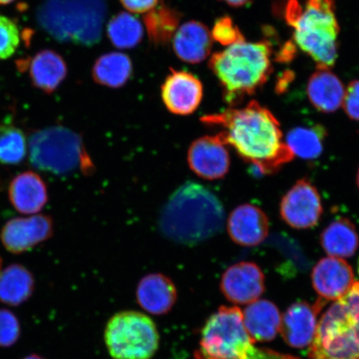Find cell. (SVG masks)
<instances>
[{"mask_svg":"<svg viewBox=\"0 0 359 359\" xmlns=\"http://www.w3.org/2000/svg\"><path fill=\"white\" fill-rule=\"evenodd\" d=\"M201 121L209 128L221 129L218 135L222 141L263 175L279 172L294 158L279 121L257 101L250 102L244 109L204 116Z\"/></svg>","mask_w":359,"mask_h":359,"instance_id":"obj_1","label":"cell"},{"mask_svg":"<svg viewBox=\"0 0 359 359\" xmlns=\"http://www.w3.org/2000/svg\"><path fill=\"white\" fill-rule=\"evenodd\" d=\"M224 222V210L218 197L199 183L187 182L161 209L159 227L168 239L193 245L217 236Z\"/></svg>","mask_w":359,"mask_h":359,"instance_id":"obj_2","label":"cell"},{"mask_svg":"<svg viewBox=\"0 0 359 359\" xmlns=\"http://www.w3.org/2000/svg\"><path fill=\"white\" fill-rule=\"evenodd\" d=\"M271 43L238 42L210 58L209 67L217 76L224 102L239 104L267 82L273 69Z\"/></svg>","mask_w":359,"mask_h":359,"instance_id":"obj_3","label":"cell"},{"mask_svg":"<svg viewBox=\"0 0 359 359\" xmlns=\"http://www.w3.org/2000/svg\"><path fill=\"white\" fill-rule=\"evenodd\" d=\"M335 0H307L305 10L298 0H289L285 20L294 29V39L316 62L318 69H330L338 57L339 25Z\"/></svg>","mask_w":359,"mask_h":359,"instance_id":"obj_4","label":"cell"},{"mask_svg":"<svg viewBox=\"0 0 359 359\" xmlns=\"http://www.w3.org/2000/svg\"><path fill=\"white\" fill-rule=\"evenodd\" d=\"M309 359H359V282L318 323Z\"/></svg>","mask_w":359,"mask_h":359,"instance_id":"obj_5","label":"cell"},{"mask_svg":"<svg viewBox=\"0 0 359 359\" xmlns=\"http://www.w3.org/2000/svg\"><path fill=\"white\" fill-rule=\"evenodd\" d=\"M28 152L35 168L57 176L77 172L89 176L95 170L82 137L62 126L34 132L29 137Z\"/></svg>","mask_w":359,"mask_h":359,"instance_id":"obj_6","label":"cell"},{"mask_svg":"<svg viewBox=\"0 0 359 359\" xmlns=\"http://www.w3.org/2000/svg\"><path fill=\"white\" fill-rule=\"evenodd\" d=\"M254 344L245 330L241 309L222 306L202 327L194 358L246 359Z\"/></svg>","mask_w":359,"mask_h":359,"instance_id":"obj_7","label":"cell"},{"mask_svg":"<svg viewBox=\"0 0 359 359\" xmlns=\"http://www.w3.org/2000/svg\"><path fill=\"white\" fill-rule=\"evenodd\" d=\"M104 339L112 359H151L158 350L160 335L147 314L127 311L107 322Z\"/></svg>","mask_w":359,"mask_h":359,"instance_id":"obj_8","label":"cell"},{"mask_svg":"<svg viewBox=\"0 0 359 359\" xmlns=\"http://www.w3.org/2000/svg\"><path fill=\"white\" fill-rule=\"evenodd\" d=\"M65 4L60 35L84 46L100 42L107 15V0H67Z\"/></svg>","mask_w":359,"mask_h":359,"instance_id":"obj_9","label":"cell"},{"mask_svg":"<svg viewBox=\"0 0 359 359\" xmlns=\"http://www.w3.org/2000/svg\"><path fill=\"white\" fill-rule=\"evenodd\" d=\"M280 217L297 230L316 227L323 215V205L317 188L306 179L299 180L283 197Z\"/></svg>","mask_w":359,"mask_h":359,"instance_id":"obj_10","label":"cell"},{"mask_svg":"<svg viewBox=\"0 0 359 359\" xmlns=\"http://www.w3.org/2000/svg\"><path fill=\"white\" fill-rule=\"evenodd\" d=\"M226 143L218 134L192 142L187 151V163L196 176L208 181L222 179L231 167Z\"/></svg>","mask_w":359,"mask_h":359,"instance_id":"obj_11","label":"cell"},{"mask_svg":"<svg viewBox=\"0 0 359 359\" xmlns=\"http://www.w3.org/2000/svg\"><path fill=\"white\" fill-rule=\"evenodd\" d=\"M53 232L52 219L45 215H32L8 221L1 231V241L13 254L33 249L50 238Z\"/></svg>","mask_w":359,"mask_h":359,"instance_id":"obj_12","label":"cell"},{"mask_svg":"<svg viewBox=\"0 0 359 359\" xmlns=\"http://www.w3.org/2000/svg\"><path fill=\"white\" fill-rule=\"evenodd\" d=\"M161 97L172 114L191 115L201 104L203 86L196 76L188 72L170 69V74L161 86Z\"/></svg>","mask_w":359,"mask_h":359,"instance_id":"obj_13","label":"cell"},{"mask_svg":"<svg viewBox=\"0 0 359 359\" xmlns=\"http://www.w3.org/2000/svg\"><path fill=\"white\" fill-rule=\"evenodd\" d=\"M221 290L224 297L231 303H253L264 293V273L253 262L237 263L223 273Z\"/></svg>","mask_w":359,"mask_h":359,"instance_id":"obj_14","label":"cell"},{"mask_svg":"<svg viewBox=\"0 0 359 359\" xmlns=\"http://www.w3.org/2000/svg\"><path fill=\"white\" fill-rule=\"evenodd\" d=\"M325 302L320 299L314 304L300 302L294 303L281 317L280 332L290 347L303 348L312 343L316 334L318 313Z\"/></svg>","mask_w":359,"mask_h":359,"instance_id":"obj_15","label":"cell"},{"mask_svg":"<svg viewBox=\"0 0 359 359\" xmlns=\"http://www.w3.org/2000/svg\"><path fill=\"white\" fill-rule=\"evenodd\" d=\"M312 283L320 299L336 302L351 290L355 281L353 269L347 262L330 257L320 259L314 266Z\"/></svg>","mask_w":359,"mask_h":359,"instance_id":"obj_16","label":"cell"},{"mask_svg":"<svg viewBox=\"0 0 359 359\" xmlns=\"http://www.w3.org/2000/svg\"><path fill=\"white\" fill-rule=\"evenodd\" d=\"M269 229L267 215L254 205L238 206L228 218L229 236L241 246H257L262 243L268 236Z\"/></svg>","mask_w":359,"mask_h":359,"instance_id":"obj_17","label":"cell"},{"mask_svg":"<svg viewBox=\"0 0 359 359\" xmlns=\"http://www.w3.org/2000/svg\"><path fill=\"white\" fill-rule=\"evenodd\" d=\"M136 297L137 304L145 311L154 316H163L176 304L177 290L170 278L163 273H152L139 281Z\"/></svg>","mask_w":359,"mask_h":359,"instance_id":"obj_18","label":"cell"},{"mask_svg":"<svg viewBox=\"0 0 359 359\" xmlns=\"http://www.w3.org/2000/svg\"><path fill=\"white\" fill-rule=\"evenodd\" d=\"M213 39L205 25L195 20L185 22L173 38V49L180 60L199 64L212 53Z\"/></svg>","mask_w":359,"mask_h":359,"instance_id":"obj_19","label":"cell"},{"mask_svg":"<svg viewBox=\"0 0 359 359\" xmlns=\"http://www.w3.org/2000/svg\"><path fill=\"white\" fill-rule=\"evenodd\" d=\"M20 67H26L34 87L48 94L60 86L67 74L64 58L51 49L38 52Z\"/></svg>","mask_w":359,"mask_h":359,"instance_id":"obj_20","label":"cell"},{"mask_svg":"<svg viewBox=\"0 0 359 359\" xmlns=\"http://www.w3.org/2000/svg\"><path fill=\"white\" fill-rule=\"evenodd\" d=\"M8 197L13 208L25 215H36L46 205V184L39 175L31 170L22 172L12 180Z\"/></svg>","mask_w":359,"mask_h":359,"instance_id":"obj_21","label":"cell"},{"mask_svg":"<svg viewBox=\"0 0 359 359\" xmlns=\"http://www.w3.org/2000/svg\"><path fill=\"white\" fill-rule=\"evenodd\" d=\"M307 94L318 111L332 114L343 105L345 89L341 80L330 69H318L309 79Z\"/></svg>","mask_w":359,"mask_h":359,"instance_id":"obj_22","label":"cell"},{"mask_svg":"<svg viewBox=\"0 0 359 359\" xmlns=\"http://www.w3.org/2000/svg\"><path fill=\"white\" fill-rule=\"evenodd\" d=\"M242 313L245 330L255 342H269L279 333L280 313L276 305L269 300H257Z\"/></svg>","mask_w":359,"mask_h":359,"instance_id":"obj_23","label":"cell"},{"mask_svg":"<svg viewBox=\"0 0 359 359\" xmlns=\"http://www.w3.org/2000/svg\"><path fill=\"white\" fill-rule=\"evenodd\" d=\"M320 244L331 257H351L359 246L357 229L348 219H337L322 231Z\"/></svg>","mask_w":359,"mask_h":359,"instance_id":"obj_24","label":"cell"},{"mask_svg":"<svg viewBox=\"0 0 359 359\" xmlns=\"http://www.w3.org/2000/svg\"><path fill=\"white\" fill-rule=\"evenodd\" d=\"M32 273L20 264H13L0 271V302L18 306L33 294Z\"/></svg>","mask_w":359,"mask_h":359,"instance_id":"obj_25","label":"cell"},{"mask_svg":"<svg viewBox=\"0 0 359 359\" xmlns=\"http://www.w3.org/2000/svg\"><path fill=\"white\" fill-rule=\"evenodd\" d=\"M133 64L128 55L122 53H110L102 55L94 64L93 78L102 86L118 88L131 78Z\"/></svg>","mask_w":359,"mask_h":359,"instance_id":"obj_26","label":"cell"},{"mask_svg":"<svg viewBox=\"0 0 359 359\" xmlns=\"http://www.w3.org/2000/svg\"><path fill=\"white\" fill-rule=\"evenodd\" d=\"M327 130L324 126H302L290 130L285 143L294 156L304 160H316L324 151Z\"/></svg>","mask_w":359,"mask_h":359,"instance_id":"obj_27","label":"cell"},{"mask_svg":"<svg viewBox=\"0 0 359 359\" xmlns=\"http://www.w3.org/2000/svg\"><path fill=\"white\" fill-rule=\"evenodd\" d=\"M182 15L175 8L161 2L143 16L148 37L156 46H164L173 39Z\"/></svg>","mask_w":359,"mask_h":359,"instance_id":"obj_28","label":"cell"},{"mask_svg":"<svg viewBox=\"0 0 359 359\" xmlns=\"http://www.w3.org/2000/svg\"><path fill=\"white\" fill-rule=\"evenodd\" d=\"M107 36L116 48H132L142 41V25L130 13H119L107 25Z\"/></svg>","mask_w":359,"mask_h":359,"instance_id":"obj_29","label":"cell"},{"mask_svg":"<svg viewBox=\"0 0 359 359\" xmlns=\"http://www.w3.org/2000/svg\"><path fill=\"white\" fill-rule=\"evenodd\" d=\"M27 154L28 142L22 130L11 124H0V164H20Z\"/></svg>","mask_w":359,"mask_h":359,"instance_id":"obj_30","label":"cell"},{"mask_svg":"<svg viewBox=\"0 0 359 359\" xmlns=\"http://www.w3.org/2000/svg\"><path fill=\"white\" fill-rule=\"evenodd\" d=\"M21 43V32L17 22L0 15V60L12 57Z\"/></svg>","mask_w":359,"mask_h":359,"instance_id":"obj_31","label":"cell"},{"mask_svg":"<svg viewBox=\"0 0 359 359\" xmlns=\"http://www.w3.org/2000/svg\"><path fill=\"white\" fill-rule=\"evenodd\" d=\"M212 39L224 46H231L238 42L244 41L245 38L239 28L235 25L231 18L224 16L215 22Z\"/></svg>","mask_w":359,"mask_h":359,"instance_id":"obj_32","label":"cell"},{"mask_svg":"<svg viewBox=\"0 0 359 359\" xmlns=\"http://www.w3.org/2000/svg\"><path fill=\"white\" fill-rule=\"evenodd\" d=\"M20 335V325L15 314L7 309H0V347L12 346Z\"/></svg>","mask_w":359,"mask_h":359,"instance_id":"obj_33","label":"cell"},{"mask_svg":"<svg viewBox=\"0 0 359 359\" xmlns=\"http://www.w3.org/2000/svg\"><path fill=\"white\" fill-rule=\"evenodd\" d=\"M343 106L348 118L359 122V79L348 84L345 91Z\"/></svg>","mask_w":359,"mask_h":359,"instance_id":"obj_34","label":"cell"},{"mask_svg":"<svg viewBox=\"0 0 359 359\" xmlns=\"http://www.w3.org/2000/svg\"><path fill=\"white\" fill-rule=\"evenodd\" d=\"M128 11L137 13H147L158 4L159 0H120Z\"/></svg>","mask_w":359,"mask_h":359,"instance_id":"obj_35","label":"cell"},{"mask_svg":"<svg viewBox=\"0 0 359 359\" xmlns=\"http://www.w3.org/2000/svg\"><path fill=\"white\" fill-rule=\"evenodd\" d=\"M246 359H299L294 356L289 355L273 350L263 348H255L250 349Z\"/></svg>","mask_w":359,"mask_h":359,"instance_id":"obj_36","label":"cell"},{"mask_svg":"<svg viewBox=\"0 0 359 359\" xmlns=\"http://www.w3.org/2000/svg\"><path fill=\"white\" fill-rule=\"evenodd\" d=\"M296 55V48L293 42H287L281 50L278 53L276 60L280 62H289L294 60Z\"/></svg>","mask_w":359,"mask_h":359,"instance_id":"obj_37","label":"cell"},{"mask_svg":"<svg viewBox=\"0 0 359 359\" xmlns=\"http://www.w3.org/2000/svg\"><path fill=\"white\" fill-rule=\"evenodd\" d=\"M292 79H293V73L290 71H286L284 74H283L282 77L278 81L276 87L278 92L281 93L285 91L288 84L291 82Z\"/></svg>","mask_w":359,"mask_h":359,"instance_id":"obj_38","label":"cell"},{"mask_svg":"<svg viewBox=\"0 0 359 359\" xmlns=\"http://www.w3.org/2000/svg\"><path fill=\"white\" fill-rule=\"evenodd\" d=\"M222 1L226 2L232 7H241L245 6L249 0H222Z\"/></svg>","mask_w":359,"mask_h":359,"instance_id":"obj_39","label":"cell"},{"mask_svg":"<svg viewBox=\"0 0 359 359\" xmlns=\"http://www.w3.org/2000/svg\"><path fill=\"white\" fill-rule=\"evenodd\" d=\"M15 1L16 0H0V6H8Z\"/></svg>","mask_w":359,"mask_h":359,"instance_id":"obj_40","label":"cell"},{"mask_svg":"<svg viewBox=\"0 0 359 359\" xmlns=\"http://www.w3.org/2000/svg\"><path fill=\"white\" fill-rule=\"evenodd\" d=\"M22 359H45V358L37 355V354H32V355H29V356L26 357Z\"/></svg>","mask_w":359,"mask_h":359,"instance_id":"obj_41","label":"cell"},{"mask_svg":"<svg viewBox=\"0 0 359 359\" xmlns=\"http://www.w3.org/2000/svg\"><path fill=\"white\" fill-rule=\"evenodd\" d=\"M357 185H358V189H359V169L358 170V174H357Z\"/></svg>","mask_w":359,"mask_h":359,"instance_id":"obj_42","label":"cell"},{"mask_svg":"<svg viewBox=\"0 0 359 359\" xmlns=\"http://www.w3.org/2000/svg\"><path fill=\"white\" fill-rule=\"evenodd\" d=\"M1 264H2V260H1V258H0V271H1Z\"/></svg>","mask_w":359,"mask_h":359,"instance_id":"obj_43","label":"cell"},{"mask_svg":"<svg viewBox=\"0 0 359 359\" xmlns=\"http://www.w3.org/2000/svg\"><path fill=\"white\" fill-rule=\"evenodd\" d=\"M358 273H359V259H358Z\"/></svg>","mask_w":359,"mask_h":359,"instance_id":"obj_44","label":"cell"}]
</instances>
